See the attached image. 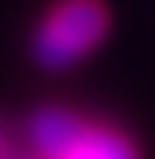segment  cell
I'll use <instances>...</instances> for the list:
<instances>
[{
    "label": "cell",
    "mask_w": 155,
    "mask_h": 159,
    "mask_svg": "<svg viewBox=\"0 0 155 159\" xmlns=\"http://www.w3.org/2000/svg\"><path fill=\"white\" fill-rule=\"evenodd\" d=\"M108 36L105 0H54L33 29V58L47 72H65L94 54Z\"/></svg>",
    "instance_id": "obj_1"
},
{
    "label": "cell",
    "mask_w": 155,
    "mask_h": 159,
    "mask_svg": "<svg viewBox=\"0 0 155 159\" xmlns=\"http://www.w3.org/2000/svg\"><path fill=\"white\" fill-rule=\"evenodd\" d=\"M29 141L40 159H137L134 141L116 127L90 123L72 109L47 105L29 123Z\"/></svg>",
    "instance_id": "obj_2"
},
{
    "label": "cell",
    "mask_w": 155,
    "mask_h": 159,
    "mask_svg": "<svg viewBox=\"0 0 155 159\" xmlns=\"http://www.w3.org/2000/svg\"><path fill=\"white\" fill-rule=\"evenodd\" d=\"M0 159H11V141H7L4 130H0Z\"/></svg>",
    "instance_id": "obj_3"
}]
</instances>
